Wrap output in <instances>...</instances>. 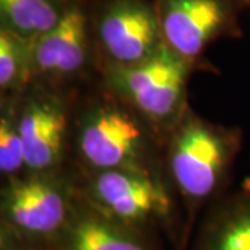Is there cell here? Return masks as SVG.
I'll list each match as a JSON object with an SVG mask.
<instances>
[{
    "label": "cell",
    "mask_w": 250,
    "mask_h": 250,
    "mask_svg": "<svg viewBox=\"0 0 250 250\" xmlns=\"http://www.w3.org/2000/svg\"><path fill=\"white\" fill-rule=\"evenodd\" d=\"M78 188L89 203L113 220L154 238L163 232L178 250L185 248L184 211L166 172H78Z\"/></svg>",
    "instance_id": "cell-3"
},
{
    "label": "cell",
    "mask_w": 250,
    "mask_h": 250,
    "mask_svg": "<svg viewBox=\"0 0 250 250\" xmlns=\"http://www.w3.org/2000/svg\"><path fill=\"white\" fill-rule=\"evenodd\" d=\"M160 21L164 45L189 62L218 72L206 60L205 52L214 42L243 36L242 16L250 0H153Z\"/></svg>",
    "instance_id": "cell-8"
},
{
    "label": "cell",
    "mask_w": 250,
    "mask_h": 250,
    "mask_svg": "<svg viewBox=\"0 0 250 250\" xmlns=\"http://www.w3.org/2000/svg\"><path fill=\"white\" fill-rule=\"evenodd\" d=\"M18 96H0V172L7 179L27 171L25 149L20 132Z\"/></svg>",
    "instance_id": "cell-14"
},
{
    "label": "cell",
    "mask_w": 250,
    "mask_h": 250,
    "mask_svg": "<svg viewBox=\"0 0 250 250\" xmlns=\"http://www.w3.org/2000/svg\"><path fill=\"white\" fill-rule=\"evenodd\" d=\"M32 43L0 29V96H18L32 83Z\"/></svg>",
    "instance_id": "cell-13"
},
{
    "label": "cell",
    "mask_w": 250,
    "mask_h": 250,
    "mask_svg": "<svg viewBox=\"0 0 250 250\" xmlns=\"http://www.w3.org/2000/svg\"><path fill=\"white\" fill-rule=\"evenodd\" d=\"M78 196V172L25 171L3 179L0 242L28 250H50L71 217Z\"/></svg>",
    "instance_id": "cell-4"
},
{
    "label": "cell",
    "mask_w": 250,
    "mask_h": 250,
    "mask_svg": "<svg viewBox=\"0 0 250 250\" xmlns=\"http://www.w3.org/2000/svg\"><path fill=\"white\" fill-rule=\"evenodd\" d=\"M71 3H78V4H89L92 0H68Z\"/></svg>",
    "instance_id": "cell-16"
},
{
    "label": "cell",
    "mask_w": 250,
    "mask_h": 250,
    "mask_svg": "<svg viewBox=\"0 0 250 250\" xmlns=\"http://www.w3.org/2000/svg\"><path fill=\"white\" fill-rule=\"evenodd\" d=\"M80 92L32 82L18 95L27 171L50 172L70 167L72 117Z\"/></svg>",
    "instance_id": "cell-7"
},
{
    "label": "cell",
    "mask_w": 250,
    "mask_h": 250,
    "mask_svg": "<svg viewBox=\"0 0 250 250\" xmlns=\"http://www.w3.org/2000/svg\"><path fill=\"white\" fill-rule=\"evenodd\" d=\"M0 250H28L24 248H20L16 245H11V243H6V242H0Z\"/></svg>",
    "instance_id": "cell-15"
},
{
    "label": "cell",
    "mask_w": 250,
    "mask_h": 250,
    "mask_svg": "<svg viewBox=\"0 0 250 250\" xmlns=\"http://www.w3.org/2000/svg\"><path fill=\"white\" fill-rule=\"evenodd\" d=\"M242 141L241 128L206 120L190 106L167 135L164 171L185 211L188 238L200 210L224 195Z\"/></svg>",
    "instance_id": "cell-2"
},
{
    "label": "cell",
    "mask_w": 250,
    "mask_h": 250,
    "mask_svg": "<svg viewBox=\"0 0 250 250\" xmlns=\"http://www.w3.org/2000/svg\"><path fill=\"white\" fill-rule=\"evenodd\" d=\"M192 250H250V177L210 205Z\"/></svg>",
    "instance_id": "cell-11"
},
{
    "label": "cell",
    "mask_w": 250,
    "mask_h": 250,
    "mask_svg": "<svg viewBox=\"0 0 250 250\" xmlns=\"http://www.w3.org/2000/svg\"><path fill=\"white\" fill-rule=\"evenodd\" d=\"M99 78L89 4L72 3L62 22L32 43V82L81 90Z\"/></svg>",
    "instance_id": "cell-9"
},
{
    "label": "cell",
    "mask_w": 250,
    "mask_h": 250,
    "mask_svg": "<svg viewBox=\"0 0 250 250\" xmlns=\"http://www.w3.org/2000/svg\"><path fill=\"white\" fill-rule=\"evenodd\" d=\"M196 71L207 70L164 45L157 53L135 65L102 71L99 80L166 141L189 107L188 83Z\"/></svg>",
    "instance_id": "cell-5"
},
{
    "label": "cell",
    "mask_w": 250,
    "mask_h": 250,
    "mask_svg": "<svg viewBox=\"0 0 250 250\" xmlns=\"http://www.w3.org/2000/svg\"><path fill=\"white\" fill-rule=\"evenodd\" d=\"M164 141L126 102L96 80L74 106L70 166L80 174L132 170L166 172Z\"/></svg>",
    "instance_id": "cell-1"
},
{
    "label": "cell",
    "mask_w": 250,
    "mask_h": 250,
    "mask_svg": "<svg viewBox=\"0 0 250 250\" xmlns=\"http://www.w3.org/2000/svg\"><path fill=\"white\" fill-rule=\"evenodd\" d=\"M50 250H160L157 238L113 220L78 188L71 217Z\"/></svg>",
    "instance_id": "cell-10"
},
{
    "label": "cell",
    "mask_w": 250,
    "mask_h": 250,
    "mask_svg": "<svg viewBox=\"0 0 250 250\" xmlns=\"http://www.w3.org/2000/svg\"><path fill=\"white\" fill-rule=\"evenodd\" d=\"M71 4L68 0H0V29L34 42L57 27Z\"/></svg>",
    "instance_id": "cell-12"
},
{
    "label": "cell",
    "mask_w": 250,
    "mask_h": 250,
    "mask_svg": "<svg viewBox=\"0 0 250 250\" xmlns=\"http://www.w3.org/2000/svg\"><path fill=\"white\" fill-rule=\"evenodd\" d=\"M89 24L99 74L135 65L164 46L153 0H92Z\"/></svg>",
    "instance_id": "cell-6"
}]
</instances>
